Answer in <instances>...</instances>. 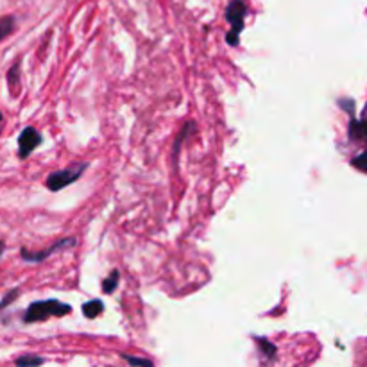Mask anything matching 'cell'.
I'll list each match as a JSON object with an SVG mask.
<instances>
[{"label": "cell", "mask_w": 367, "mask_h": 367, "mask_svg": "<svg viewBox=\"0 0 367 367\" xmlns=\"http://www.w3.org/2000/svg\"><path fill=\"white\" fill-rule=\"evenodd\" d=\"M350 138L353 140V142H360V143H364V146H367V104H366V108H364L360 120L351 118Z\"/></svg>", "instance_id": "obj_6"}, {"label": "cell", "mask_w": 367, "mask_h": 367, "mask_svg": "<svg viewBox=\"0 0 367 367\" xmlns=\"http://www.w3.org/2000/svg\"><path fill=\"white\" fill-rule=\"evenodd\" d=\"M75 244H77V238L75 237H63V238H59L58 242H54L52 246L47 247V249L36 251V253H33V251L22 247L20 256H22V260H25V262H29V263H42V262H45L49 256L56 255L58 251L68 249V247H74Z\"/></svg>", "instance_id": "obj_4"}, {"label": "cell", "mask_w": 367, "mask_h": 367, "mask_svg": "<svg viewBox=\"0 0 367 367\" xmlns=\"http://www.w3.org/2000/svg\"><path fill=\"white\" fill-rule=\"evenodd\" d=\"M2 124H4V115L0 111V130H2Z\"/></svg>", "instance_id": "obj_18"}, {"label": "cell", "mask_w": 367, "mask_h": 367, "mask_svg": "<svg viewBox=\"0 0 367 367\" xmlns=\"http://www.w3.org/2000/svg\"><path fill=\"white\" fill-rule=\"evenodd\" d=\"M102 312H104V303H102V299H97V297L95 299L86 301V303L83 305V313L86 319L99 318Z\"/></svg>", "instance_id": "obj_8"}, {"label": "cell", "mask_w": 367, "mask_h": 367, "mask_svg": "<svg viewBox=\"0 0 367 367\" xmlns=\"http://www.w3.org/2000/svg\"><path fill=\"white\" fill-rule=\"evenodd\" d=\"M8 83H9V90H11L13 93H17L18 86H20V61H17L11 68H9Z\"/></svg>", "instance_id": "obj_11"}, {"label": "cell", "mask_w": 367, "mask_h": 367, "mask_svg": "<svg viewBox=\"0 0 367 367\" xmlns=\"http://www.w3.org/2000/svg\"><path fill=\"white\" fill-rule=\"evenodd\" d=\"M18 296H20V288H13V290H9V292L6 294V296L2 297V299H0V310H4L6 306L11 305L13 301L17 299Z\"/></svg>", "instance_id": "obj_16"}, {"label": "cell", "mask_w": 367, "mask_h": 367, "mask_svg": "<svg viewBox=\"0 0 367 367\" xmlns=\"http://www.w3.org/2000/svg\"><path fill=\"white\" fill-rule=\"evenodd\" d=\"M47 360L43 359V357H38V355H33V353H27V355H22L18 357L17 360H15V364H17L18 367H33V366H42V364H45Z\"/></svg>", "instance_id": "obj_13"}, {"label": "cell", "mask_w": 367, "mask_h": 367, "mask_svg": "<svg viewBox=\"0 0 367 367\" xmlns=\"http://www.w3.org/2000/svg\"><path fill=\"white\" fill-rule=\"evenodd\" d=\"M17 29V18L13 15H6V17H0V43L4 42L6 38Z\"/></svg>", "instance_id": "obj_9"}, {"label": "cell", "mask_w": 367, "mask_h": 367, "mask_svg": "<svg viewBox=\"0 0 367 367\" xmlns=\"http://www.w3.org/2000/svg\"><path fill=\"white\" fill-rule=\"evenodd\" d=\"M226 20L230 24V31L226 33V43L231 47H237L240 43V33L246 27L247 17V2L246 0H230L226 6L224 13Z\"/></svg>", "instance_id": "obj_2"}, {"label": "cell", "mask_w": 367, "mask_h": 367, "mask_svg": "<svg viewBox=\"0 0 367 367\" xmlns=\"http://www.w3.org/2000/svg\"><path fill=\"white\" fill-rule=\"evenodd\" d=\"M42 142L43 138L42 134L38 133V130L31 127V125L29 127H25V130L20 133V136H18V158L20 159L29 158V156L33 155V150Z\"/></svg>", "instance_id": "obj_5"}, {"label": "cell", "mask_w": 367, "mask_h": 367, "mask_svg": "<svg viewBox=\"0 0 367 367\" xmlns=\"http://www.w3.org/2000/svg\"><path fill=\"white\" fill-rule=\"evenodd\" d=\"M255 341H256V344L260 346V353H262L265 359H269V360L276 359V351L278 350H276L274 344L269 343L267 338H263V337H255Z\"/></svg>", "instance_id": "obj_12"}, {"label": "cell", "mask_w": 367, "mask_h": 367, "mask_svg": "<svg viewBox=\"0 0 367 367\" xmlns=\"http://www.w3.org/2000/svg\"><path fill=\"white\" fill-rule=\"evenodd\" d=\"M72 312V306L68 303H63L59 299H43L34 301L27 306L24 313L25 325H33V322H42L50 318H63Z\"/></svg>", "instance_id": "obj_1"}, {"label": "cell", "mask_w": 367, "mask_h": 367, "mask_svg": "<svg viewBox=\"0 0 367 367\" xmlns=\"http://www.w3.org/2000/svg\"><path fill=\"white\" fill-rule=\"evenodd\" d=\"M118 281H120V272L115 269V271L109 272L108 276L102 281V292L104 294H113L118 288Z\"/></svg>", "instance_id": "obj_10"}, {"label": "cell", "mask_w": 367, "mask_h": 367, "mask_svg": "<svg viewBox=\"0 0 367 367\" xmlns=\"http://www.w3.org/2000/svg\"><path fill=\"white\" fill-rule=\"evenodd\" d=\"M351 165H353L357 171H362L367 174V150H364L362 155H359L357 158L351 159Z\"/></svg>", "instance_id": "obj_15"}, {"label": "cell", "mask_w": 367, "mask_h": 367, "mask_svg": "<svg viewBox=\"0 0 367 367\" xmlns=\"http://www.w3.org/2000/svg\"><path fill=\"white\" fill-rule=\"evenodd\" d=\"M122 359L125 360L127 364H131V366H155V362L149 359H142V357H133V355H125V353H122Z\"/></svg>", "instance_id": "obj_14"}, {"label": "cell", "mask_w": 367, "mask_h": 367, "mask_svg": "<svg viewBox=\"0 0 367 367\" xmlns=\"http://www.w3.org/2000/svg\"><path fill=\"white\" fill-rule=\"evenodd\" d=\"M197 131L196 124H194L192 120L187 122V124H183V127H181L180 134H178V138H175V142H174V147H172V156H174V159L178 158V155H180V147L181 143H185L188 140V138L192 136L194 133Z\"/></svg>", "instance_id": "obj_7"}, {"label": "cell", "mask_w": 367, "mask_h": 367, "mask_svg": "<svg viewBox=\"0 0 367 367\" xmlns=\"http://www.w3.org/2000/svg\"><path fill=\"white\" fill-rule=\"evenodd\" d=\"M6 251V242L4 240H0V258H2V255H4Z\"/></svg>", "instance_id": "obj_17"}, {"label": "cell", "mask_w": 367, "mask_h": 367, "mask_svg": "<svg viewBox=\"0 0 367 367\" xmlns=\"http://www.w3.org/2000/svg\"><path fill=\"white\" fill-rule=\"evenodd\" d=\"M88 167H90V165H88L86 162H79L70 165V167L61 169V171L50 172V174L47 175L45 187L49 188L50 192H59L63 188L74 185L75 181H79V178L86 172Z\"/></svg>", "instance_id": "obj_3"}]
</instances>
